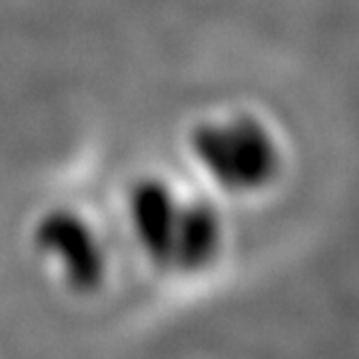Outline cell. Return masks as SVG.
<instances>
[{"label":"cell","mask_w":359,"mask_h":359,"mask_svg":"<svg viewBox=\"0 0 359 359\" xmlns=\"http://www.w3.org/2000/svg\"><path fill=\"white\" fill-rule=\"evenodd\" d=\"M32 248L56 264L65 282L88 294L100 287L108 271V254L96 224L76 208L56 205L42 212L32 226Z\"/></svg>","instance_id":"cell-3"},{"label":"cell","mask_w":359,"mask_h":359,"mask_svg":"<svg viewBox=\"0 0 359 359\" xmlns=\"http://www.w3.org/2000/svg\"><path fill=\"white\" fill-rule=\"evenodd\" d=\"M188 156L216 190L248 198L271 188L283 168L278 132L256 112L236 110L196 120L186 136Z\"/></svg>","instance_id":"cell-2"},{"label":"cell","mask_w":359,"mask_h":359,"mask_svg":"<svg viewBox=\"0 0 359 359\" xmlns=\"http://www.w3.org/2000/svg\"><path fill=\"white\" fill-rule=\"evenodd\" d=\"M124 218L142 254L164 269L208 268L226 238L218 205L164 176H144L130 186Z\"/></svg>","instance_id":"cell-1"}]
</instances>
